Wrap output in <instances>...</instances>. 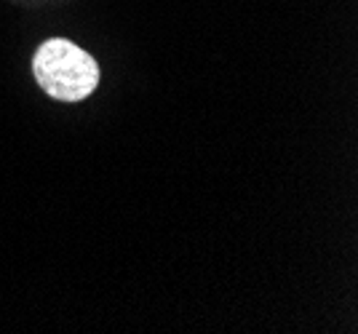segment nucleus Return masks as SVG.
<instances>
[{"instance_id":"f257e3e1","label":"nucleus","mask_w":358,"mask_h":334,"mask_svg":"<svg viewBox=\"0 0 358 334\" xmlns=\"http://www.w3.org/2000/svg\"><path fill=\"white\" fill-rule=\"evenodd\" d=\"M32 73L43 94L59 102H80L99 83L96 59L64 38H51L35 51Z\"/></svg>"}]
</instances>
